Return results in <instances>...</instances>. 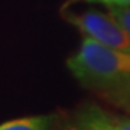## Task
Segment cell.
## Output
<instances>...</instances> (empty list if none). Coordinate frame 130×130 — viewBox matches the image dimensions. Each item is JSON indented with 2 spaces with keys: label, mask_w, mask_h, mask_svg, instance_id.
<instances>
[{
  "label": "cell",
  "mask_w": 130,
  "mask_h": 130,
  "mask_svg": "<svg viewBox=\"0 0 130 130\" xmlns=\"http://www.w3.org/2000/svg\"><path fill=\"white\" fill-rule=\"evenodd\" d=\"M67 67L85 90L130 116V55L111 51L83 36Z\"/></svg>",
  "instance_id": "obj_1"
},
{
  "label": "cell",
  "mask_w": 130,
  "mask_h": 130,
  "mask_svg": "<svg viewBox=\"0 0 130 130\" xmlns=\"http://www.w3.org/2000/svg\"><path fill=\"white\" fill-rule=\"evenodd\" d=\"M64 18L74 25L83 33V36L91 38L111 51L130 55V33L124 28H121V25L108 12L107 13L97 10H85L81 13L65 12Z\"/></svg>",
  "instance_id": "obj_2"
},
{
  "label": "cell",
  "mask_w": 130,
  "mask_h": 130,
  "mask_svg": "<svg viewBox=\"0 0 130 130\" xmlns=\"http://www.w3.org/2000/svg\"><path fill=\"white\" fill-rule=\"evenodd\" d=\"M64 130H130V116L107 111L97 104L78 107Z\"/></svg>",
  "instance_id": "obj_3"
},
{
  "label": "cell",
  "mask_w": 130,
  "mask_h": 130,
  "mask_svg": "<svg viewBox=\"0 0 130 130\" xmlns=\"http://www.w3.org/2000/svg\"><path fill=\"white\" fill-rule=\"evenodd\" d=\"M0 130H64V121L56 113L39 114L2 123Z\"/></svg>",
  "instance_id": "obj_4"
},
{
  "label": "cell",
  "mask_w": 130,
  "mask_h": 130,
  "mask_svg": "<svg viewBox=\"0 0 130 130\" xmlns=\"http://www.w3.org/2000/svg\"><path fill=\"white\" fill-rule=\"evenodd\" d=\"M106 7H107V12L121 25V28H124L130 33V5H127V6H106Z\"/></svg>",
  "instance_id": "obj_5"
},
{
  "label": "cell",
  "mask_w": 130,
  "mask_h": 130,
  "mask_svg": "<svg viewBox=\"0 0 130 130\" xmlns=\"http://www.w3.org/2000/svg\"><path fill=\"white\" fill-rule=\"evenodd\" d=\"M90 3H101L104 6H127L130 5V0H85Z\"/></svg>",
  "instance_id": "obj_6"
}]
</instances>
